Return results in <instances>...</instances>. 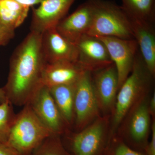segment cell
<instances>
[{
  "label": "cell",
  "instance_id": "cell-25",
  "mask_svg": "<svg viewBox=\"0 0 155 155\" xmlns=\"http://www.w3.org/2000/svg\"><path fill=\"white\" fill-rule=\"evenodd\" d=\"M0 155H23L13 147L6 144H0Z\"/></svg>",
  "mask_w": 155,
  "mask_h": 155
},
{
  "label": "cell",
  "instance_id": "cell-26",
  "mask_svg": "<svg viewBox=\"0 0 155 155\" xmlns=\"http://www.w3.org/2000/svg\"><path fill=\"white\" fill-rule=\"evenodd\" d=\"M149 111L152 119H155V92L150 97L148 104Z\"/></svg>",
  "mask_w": 155,
  "mask_h": 155
},
{
  "label": "cell",
  "instance_id": "cell-28",
  "mask_svg": "<svg viewBox=\"0 0 155 155\" xmlns=\"http://www.w3.org/2000/svg\"><path fill=\"white\" fill-rule=\"evenodd\" d=\"M8 101L5 92L3 87L0 88V104L5 102Z\"/></svg>",
  "mask_w": 155,
  "mask_h": 155
},
{
  "label": "cell",
  "instance_id": "cell-13",
  "mask_svg": "<svg viewBox=\"0 0 155 155\" xmlns=\"http://www.w3.org/2000/svg\"><path fill=\"white\" fill-rule=\"evenodd\" d=\"M94 0H87L75 11L66 16L56 27L58 32L75 44L88 32L93 18Z\"/></svg>",
  "mask_w": 155,
  "mask_h": 155
},
{
  "label": "cell",
  "instance_id": "cell-24",
  "mask_svg": "<svg viewBox=\"0 0 155 155\" xmlns=\"http://www.w3.org/2000/svg\"><path fill=\"white\" fill-rule=\"evenodd\" d=\"M144 152L146 155H155V119H152L150 140H149Z\"/></svg>",
  "mask_w": 155,
  "mask_h": 155
},
{
  "label": "cell",
  "instance_id": "cell-9",
  "mask_svg": "<svg viewBox=\"0 0 155 155\" xmlns=\"http://www.w3.org/2000/svg\"><path fill=\"white\" fill-rule=\"evenodd\" d=\"M92 83L101 115H110L119 91V80L114 63L91 72Z\"/></svg>",
  "mask_w": 155,
  "mask_h": 155
},
{
  "label": "cell",
  "instance_id": "cell-8",
  "mask_svg": "<svg viewBox=\"0 0 155 155\" xmlns=\"http://www.w3.org/2000/svg\"><path fill=\"white\" fill-rule=\"evenodd\" d=\"M28 104L52 134L62 137L71 131L47 87L42 85Z\"/></svg>",
  "mask_w": 155,
  "mask_h": 155
},
{
  "label": "cell",
  "instance_id": "cell-5",
  "mask_svg": "<svg viewBox=\"0 0 155 155\" xmlns=\"http://www.w3.org/2000/svg\"><path fill=\"white\" fill-rule=\"evenodd\" d=\"M110 115H101L80 131H71L62 138L72 155H104L110 138Z\"/></svg>",
  "mask_w": 155,
  "mask_h": 155
},
{
  "label": "cell",
  "instance_id": "cell-20",
  "mask_svg": "<svg viewBox=\"0 0 155 155\" xmlns=\"http://www.w3.org/2000/svg\"><path fill=\"white\" fill-rule=\"evenodd\" d=\"M30 155H72L64 146L62 137L52 134L45 140Z\"/></svg>",
  "mask_w": 155,
  "mask_h": 155
},
{
  "label": "cell",
  "instance_id": "cell-4",
  "mask_svg": "<svg viewBox=\"0 0 155 155\" xmlns=\"http://www.w3.org/2000/svg\"><path fill=\"white\" fill-rule=\"evenodd\" d=\"M52 134L27 104L16 114L6 144L13 147L22 155H30Z\"/></svg>",
  "mask_w": 155,
  "mask_h": 155
},
{
  "label": "cell",
  "instance_id": "cell-21",
  "mask_svg": "<svg viewBox=\"0 0 155 155\" xmlns=\"http://www.w3.org/2000/svg\"><path fill=\"white\" fill-rule=\"evenodd\" d=\"M8 101L0 104V144L7 143L16 114Z\"/></svg>",
  "mask_w": 155,
  "mask_h": 155
},
{
  "label": "cell",
  "instance_id": "cell-11",
  "mask_svg": "<svg viewBox=\"0 0 155 155\" xmlns=\"http://www.w3.org/2000/svg\"><path fill=\"white\" fill-rule=\"evenodd\" d=\"M75 0H43L38 8H32L30 31L41 34L56 28L67 16Z\"/></svg>",
  "mask_w": 155,
  "mask_h": 155
},
{
  "label": "cell",
  "instance_id": "cell-1",
  "mask_svg": "<svg viewBox=\"0 0 155 155\" xmlns=\"http://www.w3.org/2000/svg\"><path fill=\"white\" fill-rule=\"evenodd\" d=\"M41 37V34L30 31L11 56L8 80L3 88L13 105H25L43 85L42 75L47 63Z\"/></svg>",
  "mask_w": 155,
  "mask_h": 155
},
{
  "label": "cell",
  "instance_id": "cell-12",
  "mask_svg": "<svg viewBox=\"0 0 155 155\" xmlns=\"http://www.w3.org/2000/svg\"><path fill=\"white\" fill-rule=\"evenodd\" d=\"M75 44L77 62L85 71L94 72L113 64L105 45L97 38L85 35Z\"/></svg>",
  "mask_w": 155,
  "mask_h": 155
},
{
  "label": "cell",
  "instance_id": "cell-16",
  "mask_svg": "<svg viewBox=\"0 0 155 155\" xmlns=\"http://www.w3.org/2000/svg\"><path fill=\"white\" fill-rule=\"evenodd\" d=\"M77 62L64 61L46 64L42 75V84L48 88L77 82L85 71Z\"/></svg>",
  "mask_w": 155,
  "mask_h": 155
},
{
  "label": "cell",
  "instance_id": "cell-23",
  "mask_svg": "<svg viewBox=\"0 0 155 155\" xmlns=\"http://www.w3.org/2000/svg\"><path fill=\"white\" fill-rule=\"evenodd\" d=\"M15 31L6 27L0 21V47L6 45L15 36Z\"/></svg>",
  "mask_w": 155,
  "mask_h": 155
},
{
  "label": "cell",
  "instance_id": "cell-6",
  "mask_svg": "<svg viewBox=\"0 0 155 155\" xmlns=\"http://www.w3.org/2000/svg\"><path fill=\"white\" fill-rule=\"evenodd\" d=\"M150 94L142 97L124 117L116 134L133 149L144 152L151 134V116L149 111Z\"/></svg>",
  "mask_w": 155,
  "mask_h": 155
},
{
  "label": "cell",
  "instance_id": "cell-7",
  "mask_svg": "<svg viewBox=\"0 0 155 155\" xmlns=\"http://www.w3.org/2000/svg\"><path fill=\"white\" fill-rule=\"evenodd\" d=\"M75 132L80 131L101 116L91 79V72L85 71L76 83L74 101Z\"/></svg>",
  "mask_w": 155,
  "mask_h": 155
},
{
  "label": "cell",
  "instance_id": "cell-3",
  "mask_svg": "<svg viewBox=\"0 0 155 155\" xmlns=\"http://www.w3.org/2000/svg\"><path fill=\"white\" fill-rule=\"evenodd\" d=\"M94 2L93 18L87 35L134 39L130 17L121 6L108 0Z\"/></svg>",
  "mask_w": 155,
  "mask_h": 155
},
{
  "label": "cell",
  "instance_id": "cell-17",
  "mask_svg": "<svg viewBox=\"0 0 155 155\" xmlns=\"http://www.w3.org/2000/svg\"><path fill=\"white\" fill-rule=\"evenodd\" d=\"M76 83L49 88L56 105L70 129L74 125V101Z\"/></svg>",
  "mask_w": 155,
  "mask_h": 155
},
{
  "label": "cell",
  "instance_id": "cell-22",
  "mask_svg": "<svg viewBox=\"0 0 155 155\" xmlns=\"http://www.w3.org/2000/svg\"><path fill=\"white\" fill-rule=\"evenodd\" d=\"M104 155H146L144 152L139 151L130 148L117 134L110 138Z\"/></svg>",
  "mask_w": 155,
  "mask_h": 155
},
{
  "label": "cell",
  "instance_id": "cell-15",
  "mask_svg": "<svg viewBox=\"0 0 155 155\" xmlns=\"http://www.w3.org/2000/svg\"><path fill=\"white\" fill-rule=\"evenodd\" d=\"M130 18L134 38L150 74L155 76V23Z\"/></svg>",
  "mask_w": 155,
  "mask_h": 155
},
{
  "label": "cell",
  "instance_id": "cell-10",
  "mask_svg": "<svg viewBox=\"0 0 155 155\" xmlns=\"http://www.w3.org/2000/svg\"><path fill=\"white\" fill-rule=\"evenodd\" d=\"M97 38L105 45L116 67L119 90L132 70L134 59L139 50L137 43L134 39H125L112 37Z\"/></svg>",
  "mask_w": 155,
  "mask_h": 155
},
{
  "label": "cell",
  "instance_id": "cell-19",
  "mask_svg": "<svg viewBox=\"0 0 155 155\" xmlns=\"http://www.w3.org/2000/svg\"><path fill=\"white\" fill-rule=\"evenodd\" d=\"M121 7L131 19L155 22V0H121Z\"/></svg>",
  "mask_w": 155,
  "mask_h": 155
},
{
  "label": "cell",
  "instance_id": "cell-27",
  "mask_svg": "<svg viewBox=\"0 0 155 155\" xmlns=\"http://www.w3.org/2000/svg\"><path fill=\"white\" fill-rule=\"evenodd\" d=\"M17 2L31 8L36 5H39L43 0H14Z\"/></svg>",
  "mask_w": 155,
  "mask_h": 155
},
{
  "label": "cell",
  "instance_id": "cell-14",
  "mask_svg": "<svg viewBox=\"0 0 155 155\" xmlns=\"http://www.w3.org/2000/svg\"><path fill=\"white\" fill-rule=\"evenodd\" d=\"M41 46L47 64L64 61L77 62L76 45L60 34L56 28L48 29L41 34Z\"/></svg>",
  "mask_w": 155,
  "mask_h": 155
},
{
  "label": "cell",
  "instance_id": "cell-2",
  "mask_svg": "<svg viewBox=\"0 0 155 155\" xmlns=\"http://www.w3.org/2000/svg\"><path fill=\"white\" fill-rule=\"evenodd\" d=\"M154 78L147 68L138 50L130 75L117 93L110 120V137L116 134L130 108L143 97L150 94Z\"/></svg>",
  "mask_w": 155,
  "mask_h": 155
},
{
  "label": "cell",
  "instance_id": "cell-18",
  "mask_svg": "<svg viewBox=\"0 0 155 155\" xmlns=\"http://www.w3.org/2000/svg\"><path fill=\"white\" fill-rule=\"evenodd\" d=\"M30 8L14 0H0V21L15 30L27 18Z\"/></svg>",
  "mask_w": 155,
  "mask_h": 155
}]
</instances>
